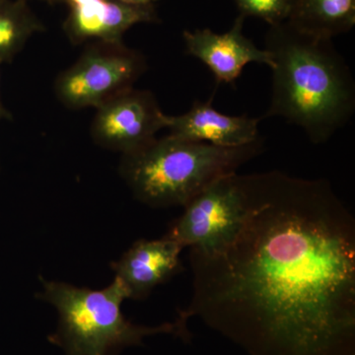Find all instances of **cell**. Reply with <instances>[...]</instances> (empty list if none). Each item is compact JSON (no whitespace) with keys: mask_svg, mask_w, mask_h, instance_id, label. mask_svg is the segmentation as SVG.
Segmentation results:
<instances>
[{"mask_svg":"<svg viewBox=\"0 0 355 355\" xmlns=\"http://www.w3.org/2000/svg\"><path fill=\"white\" fill-rule=\"evenodd\" d=\"M244 214L212 251L191 249V318L248 355H355V219L331 184L241 175Z\"/></svg>","mask_w":355,"mask_h":355,"instance_id":"obj_1","label":"cell"},{"mask_svg":"<svg viewBox=\"0 0 355 355\" xmlns=\"http://www.w3.org/2000/svg\"><path fill=\"white\" fill-rule=\"evenodd\" d=\"M265 49L272 55V98L266 118L302 128L312 144L328 141L355 112L352 70L330 39L295 29L287 21L270 26Z\"/></svg>","mask_w":355,"mask_h":355,"instance_id":"obj_2","label":"cell"},{"mask_svg":"<svg viewBox=\"0 0 355 355\" xmlns=\"http://www.w3.org/2000/svg\"><path fill=\"white\" fill-rule=\"evenodd\" d=\"M263 150L261 137L244 146L219 147L168 135L123 154L120 173L139 202L157 209L184 207Z\"/></svg>","mask_w":355,"mask_h":355,"instance_id":"obj_3","label":"cell"},{"mask_svg":"<svg viewBox=\"0 0 355 355\" xmlns=\"http://www.w3.org/2000/svg\"><path fill=\"white\" fill-rule=\"evenodd\" d=\"M42 298L57 310V330L49 342L64 355H118L130 347L144 345L147 336L174 335L191 338L176 321L155 327L133 324L121 311L128 292L118 279L100 291L60 282H44Z\"/></svg>","mask_w":355,"mask_h":355,"instance_id":"obj_4","label":"cell"},{"mask_svg":"<svg viewBox=\"0 0 355 355\" xmlns=\"http://www.w3.org/2000/svg\"><path fill=\"white\" fill-rule=\"evenodd\" d=\"M146 69L144 53L123 42H92L58 76L55 96L69 109H97L133 88Z\"/></svg>","mask_w":355,"mask_h":355,"instance_id":"obj_5","label":"cell"},{"mask_svg":"<svg viewBox=\"0 0 355 355\" xmlns=\"http://www.w3.org/2000/svg\"><path fill=\"white\" fill-rule=\"evenodd\" d=\"M244 205L241 175L222 177L184 205L183 214L173 222L165 236L184 248L212 251L234 235Z\"/></svg>","mask_w":355,"mask_h":355,"instance_id":"obj_6","label":"cell"},{"mask_svg":"<svg viewBox=\"0 0 355 355\" xmlns=\"http://www.w3.org/2000/svg\"><path fill=\"white\" fill-rule=\"evenodd\" d=\"M166 116L153 92L132 88L96 109L91 137L98 146L123 155L155 139L165 128Z\"/></svg>","mask_w":355,"mask_h":355,"instance_id":"obj_7","label":"cell"},{"mask_svg":"<svg viewBox=\"0 0 355 355\" xmlns=\"http://www.w3.org/2000/svg\"><path fill=\"white\" fill-rule=\"evenodd\" d=\"M245 19L239 14L231 29L223 34L207 28L183 33L187 53L207 65L218 83L234 85L249 64L272 67V55L266 49H259L243 33Z\"/></svg>","mask_w":355,"mask_h":355,"instance_id":"obj_8","label":"cell"},{"mask_svg":"<svg viewBox=\"0 0 355 355\" xmlns=\"http://www.w3.org/2000/svg\"><path fill=\"white\" fill-rule=\"evenodd\" d=\"M159 22L154 6H135L116 0H89L70 7L64 31L72 44L87 41L123 42L132 26Z\"/></svg>","mask_w":355,"mask_h":355,"instance_id":"obj_9","label":"cell"},{"mask_svg":"<svg viewBox=\"0 0 355 355\" xmlns=\"http://www.w3.org/2000/svg\"><path fill=\"white\" fill-rule=\"evenodd\" d=\"M184 247L167 236L139 240L113 263L116 277L128 299L146 298L150 292L182 270L180 254Z\"/></svg>","mask_w":355,"mask_h":355,"instance_id":"obj_10","label":"cell"},{"mask_svg":"<svg viewBox=\"0 0 355 355\" xmlns=\"http://www.w3.org/2000/svg\"><path fill=\"white\" fill-rule=\"evenodd\" d=\"M260 119L229 116L217 111L212 100L195 101L188 112L166 116L165 128L175 137L219 147L247 146L260 139Z\"/></svg>","mask_w":355,"mask_h":355,"instance_id":"obj_11","label":"cell"},{"mask_svg":"<svg viewBox=\"0 0 355 355\" xmlns=\"http://www.w3.org/2000/svg\"><path fill=\"white\" fill-rule=\"evenodd\" d=\"M286 21L299 31L333 40L354 27L355 0H292Z\"/></svg>","mask_w":355,"mask_h":355,"instance_id":"obj_12","label":"cell"},{"mask_svg":"<svg viewBox=\"0 0 355 355\" xmlns=\"http://www.w3.org/2000/svg\"><path fill=\"white\" fill-rule=\"evenodd\" d=\"M44 24L27 0H0V65L10 62Z\"/></svg>","mask_w":355,"mask_h":355,"instance_id":"obj_13","label":"cell"},{"mask_svg":"<svg viewBox=\"0 0 355 355\" xmlns=\"http://www.w3.org/2000/svg\"><path fill=\"white\" fill-rule=\"evenodd\" d=\"M244 17H256L270 26L280 24L288 18L292 0H234Z\"/></svg>","mask_w":355,"mask_h":355,"instance_id":"obj_14","label":"cell"},{"mask_svg":"<svg viewBox=\"0 0 355 355\" xmlns=\"http://www.w3.org/2000/svg\"><path fill=\"white\" fill-rule=\"evenodd\" d=\"M116 1L128 4V6H154V3L159 1V0H116Z\"/></svg>","mask_w":355,"mask_h":355,"instance_id":"obj_15","label":"cell"},{"mask_svg":"<svg viewBox=\"0 0 355 355\" xmlns=\"http://www.w3.org/2000/svg\"><path fill=\"white\" fill-rule=\"evenodd\" d=\"M9 119H11V114L7 111L6 107L2 104L1 99H0V121L9 120Z\"/></svg>","mask_w":355,"mask_h":355,"instance_id":"obj_16","label":"cell"},{"mask_svg":"<svg viewBox=\"0 0 355 355\" xmlns=\"http://www.w3.org/2000/svg\"><path fill=\"white\" fill-rule=\"evenodd\" d=\"M87 1L89 0H62V2H64V3L69 6V8L70 7L80 6V4L85 3Z\"/></svg>","mask_w":355,"mask_h":355,"instance_id":"obj_17","label":"cell"},{"mask_svg":"<svg viewBox=\"0 0 355 355\" xmlns=\"http://www.w3.org/2000/svg\"><path fill=\"white\" fill-rule=\"evenodd\" d=\"M42 1L48 2V3L53 4L58 3V2H62V0H42Z\"/></svg>","mask_w":355,"mask_h":355,"instance_id":"obj_18","label":"cell"}]
</instances>
